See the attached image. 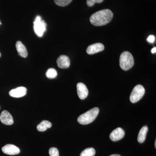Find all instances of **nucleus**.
Wrapping results in <instances>:
<instances>
[{"mask_svg":"<svg viewBox=\"0 0 156 156\" xmlns=\"http://www.w3.org/2000/svg\"><path fill=\"white\" fill-rule=\"evenodd\" d=\"M77 91L78 96L82 100L87 98L89 94V90L87 86L83 83H78L77 85Z\"/></svg>","mask_w":156,"mask_h":156,"instance_id":"8","label":"nucleus"},{"mask_svg":"<svg viewBox=\"0 0 156 156\" xmlns=\"http://www.w3.org/2000/svg\"><path fill=\"white\" fill-rule=\"evenodd\" d=\"M145 93V89L142 85H137L134 87L130 96L132 103H135L142 98Z\"/></svg>","mask_w":156,"mask_h":156,"instance_id":"4","label":"nucleus"},{"mask_svg":"<svg viewBox=\"0 0 156 156\" xmlns=\"http://www.w3.org/2000/svg\"><path fill=\"white\" fill-rule=\"evenodd\" d=\"M125 135V131L122 128H118L112 131L110 138L113 141H117L122 139Z\"/></svg>","mask_w":156,"mask_h":156,"instance_id":"9","label":"nucleus"},{"mask_svg":"<svg viewBox=\"0 0 156 156\" xmlns=\"http://www.w3.org/2000/svg\"><path fill=\"white\" fill-rule=\"evenodd\" d=\"M1 56H2V54H1V53H0V57H1Z\"/></svg>","mask_w":156,"mask_h":156,"instance_id":"25","label":"nucleus"},{"mask_svg":"<svg viewBox=\"0 0 156 156\" xmlns=\"http://www.w3.org/2000/svg\"><path fill=\"white\" fill-rule=\"evenodd\" d=\"M16 48L20 56L23 58H26L28 56L27 49L22 42L20 41H17L16 44Z\"/></svg>","mask_w":156,"mask_h":156,"instance_id":"13","label":"nucleus"},{"mask_svg":"<svg viewBox=\"0 0 156 156\" xmlns=\"http://www.w3.org/2000/svg\"><path fill=\"white\" fill-rule=\"evenodd\" d=\"M46 76L50 79H54L57 76V73L56 69L53 68L49 69L46 73Z\"/></svg>","mask_w":156,"mask_h":156,"instance_id":"17","label":"nucleus"},{"mask_svg":"<svg viewBox=\"0 0 156 156\" xmlns=\"http://www.w3.org/2000/svg\"><path fill=\"white\" fill-rule=\"evenodd\" d=\"M0 121L3 124L7 126L13 125L14 119L13 117L9 112L6 110L3 111L0 115Z\"/></svg>","mask_w":156,"mask_h":156,"instance_id":"6","label":"nucleus"},{"mask_svg":"<svg viewBox=\"0 0 156 156\" xmlns=\"http://www.w3.org/2000/svg\"><path fill=\"white\" fill-rule=\"evenodd\" d=\"M72 0H54V2L58 6L65 7L69 5Z\"/></svg>","mask_w":156,"mask_h":156,"instance_id":"18","label":"nucleus"},{"mask_svg":"<svg viewBox=\"0 0 156 156\" xmlns=\"http://www.w3.org/2000/svg\"><path fill=\"white\" fill-rule=\"evenodd\" d=\"M104 46L101 43H96L90 45L87 48V53L90 55L98 53L104 50Z\"/></svg>","mask_w":156,"mask_h":156,"instance_id":"12","label":"nucleus"},{"mask_svg":"<svg viewBox=\"0 0 156 156\" xmlns=\"http://www.w3.org/2000/svg\"><path fill=\"white\" fill-rule=\"evenodd\" d=\"M49 152L50 156H59V152L56 147L50 148Z\"/></svg>","mask_w":156,"mask_h":156,"instance_id":"19","label":"nucleus"},{"mask_svg":"<svg viewBox=\"0 0 156 156\" xmlns=\"http://www.w3.org/2000/svg\"><path fill=\"white\" fill-rule=\"evenodd\" d=\"M155 147L156 148V140H155Z\"/></svg>","mask_w":156,"mask_h":156,"instance_id":"24","label":"nucleus"},{"mask_svg":"<svg viewBox=\"0 0 156 156\" xmlns=\"http://www.w3.org/2000/svg\"><path fill=\"white\" fill-rule=\"evenodd\" d=\"M155 40V37L154 35H150L148 37L147 39V41L151 43V44L154 42Z\"/></svg>","mask_w":156,"mask_h":156,"instance_id":"21","label":"nucleus"},{"mask_svg":"<svg viewBox=\"0 0 156 156\" xmlns=\"http://www.w3.org/2000/svg\"><path fill=\"white\" fill-rule=\"evenodd\" d=\"M104 0H87V5L89 7H92L95 3L102 2Z\"/></svg>","mask_w":156,"mask_h":156,"instance_id":"20","label":"nucleus"},{"mask_svg":"<svg viewBox=\"0 0 156 156\" xmlns=\"http://www.w3.org/2000/svg\"><path fill=\"white\" fill-rule=\"evenodd\" d=\"M34 30L37 36L39 37L43 36L44 33L47 30V23L42 20L40 16H37L34 21Z\"/></svg>","mask_w":156,"mask_h":156,"instance_id":"5","label":"nucleus"},{"mask_svg":"<svg viewBox=\"0 0 156 156\" xmlns=\"http://www.w3.org/2000/svg\"><path fill=\"white\" fill-rule=\"evenodd\" d=\"M119 64L120 67L124 70L131 69L134 65V59L132 54L128 51L123 52L120 56Z\"/></svg>","mask_w":156,"mask_h":156,"instance_id":"3","label":"nucleus"},{"mask_svg":"<svg viewBox=\"0 0 156 156\" xmlns=\"http://www.w3.org/2000/svg\"><path fill=\"white\" fill-rule=\"evenodd\" d=\"M95 151L93 148H88L84 150L80 154V156H94Z\"/></svg>","mask_w":156,"mask_h":156,"instance_id":"16","label":"nucleus"},{"mask_svg":"<svg viewBox=\"0 0 156 156\" xmlns=\"http://www.w3.org/2000/svg\"><path fill=\"white\" fill-rule=\"evenodd\" d=\"M99 112V108L97 107L89 110L78 117V122L83 125H88L92 122L97 118Z\"/></svg>","mask_w":156,"mask_h":156,"instance_id":"2","label":"nucleus"},{"mask_svg":"<svg viewBox=\"0 0 156 156\" xmlns=\"http://www.w3.org/2000/svg\"><path fill=\"white\" fill-rule=\"evenodd\" d=\"M57 65L59 68L66 69L69 67L70 61L69 57L66 55H61L57 58Z\"/></svg>","mask_w":156,"mask_h":156,"instance_id":"10","label":"nucleus"},{"mask_svg":"<svg viewBox=\"0 0 156 156\" xmlns=\"http://www.w3.org/2000/svg\"><path fill=\"white\" fill-rule=\"evenodd\" d=\"M0 108H1V107H0Z\"/></svg>","mask_w":156,"mask_h":156,"instance_id":"27","label":"nucleus"},{"mask_svg":"<svg viewBox=\"0 0 156 156\" xmlns=\"http://www.w3.org/2000/svg\"><path fill=\"white\" fill-rule=\"evenodd\" d=\"M4 153L10 155L18 154L20 152V150L18 147L13 144H8L2 148Z\"/></svg>","mask_w":156,"mask_h":156,"instance_id":"7","label":"nucleus"},{"mask_svg":"<svg viewBox=\"0 0 156 156\" xmlns=\"http://www.w3.org/2000/svg\"><path fill=\"white\" fill-rule=\"evenodd\" d=\"M27 89L24 87H19L12 89L9 92V95L12 97L20 98L25 96L27 94Z\"/></svg>","mask_w":156,"mask_h":156,"instance_id":"11","label":"nucleus"},{"mask_svg":"<svg viewBox=\"0 0 156 156\" xmlns=\"http://www.w3.org/2000/svg\"><path fill=\"white\" fill-rule=\"evenodd\" d=\"M113 14L109 9H104L95 12L90 17V21L93 25L101 26L110 22Z\"/></svg>","mask_w":156,"mask_h":156,"instance_id":"1","label":"nucleus"},{"mask_svg":"<svg viewBox=\"0 0 156 156\" xmlns=\"http://www.w3.org/2000/svg\"><path fill=\"white\" fill-rule=\"evenodd\" d=\"M148 128L147 126H144L140 129L137 137V140L140 143H143L145 141L146 138Z\"/></svg>","mask_w":156,"mask_h":156,"instance_id":"14","label":"nucleus"},{"mask_svg":"<svg viewBox=\"0 0 156 156\" xmlns=\"http://www.w3.org/2000/svg\"><path fill=\"white\" fill-rule=\"evenodd\" d=\"M109 156H121L119 154H115L111 155Z\"/></svg>","mask_w":156,"mask_h":156,"instance_id":"23","label":"nucleus"},{"mask_svg":"<svg viewBox=\"0 0 156 156\" xmlns=\"http://www.w3.org/2000/svg\"><path fill=\"white\" fill-rule=\"evenodd\" d=\"M1 24H2V23H1V21H0V25H1Z\"/></svg>","mask_w":156,"mask_h":156,"instance_id":"26","label":"nucleus"},{"mask_svg":"<svg viewBox=\"0 0 156 156\" xmlns=\"http://www.w3.org/2000/svg\"><path fill=\"white\" fill-rule=\"evenodd\" d=\"M156 48L155 47V48H153L151 50V53H156Z\"/></svg>","mask_w":156,"mask_h":156,"instance_id":"22","label":"nucleus"},{"mask_svg":"<svg viewBox=\"0 0 156 156\" xmlns=\"http://www.w3.org/2000/svg\"><path fill=\"white\" fill-rule=\"evenodd\" d=\"M52 126V123L46 120H44L37 126V129L39 131L43 132L46 131L48 128H51Z\"/></svg>","mask_w":156,"mask_h":156,"instance_id":"15","label":"nucleus"}]
</instances>
